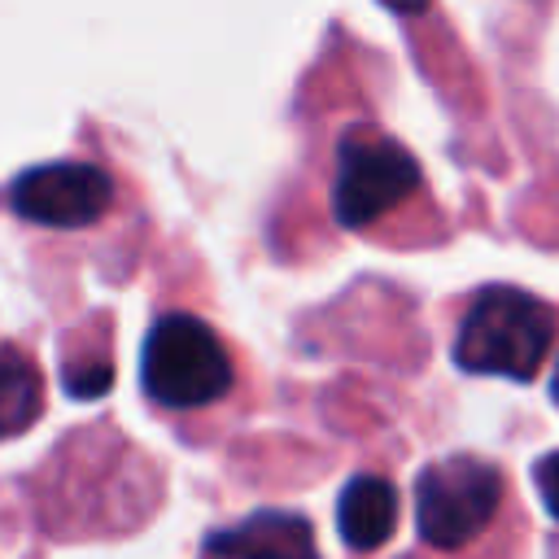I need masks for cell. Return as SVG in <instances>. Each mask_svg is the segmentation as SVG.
<instances>
[{
    "label": "cell",
    "instance_id": "obj_1",
    "mask_svg": "<svg viewBox=\"0 0 559 559\" xmlns=\"http://www.w3.org/2000/svg\"><path fill=\"white\" fill-rule=\"evenodd\" d=\"M332 218L354 236H389L393 223L428 205L424 166L415 153L371 122H349L332 148L328 179Z\"/></svg>",
    "mask_w": 559,
    "mask_h": 559
},
{
    "label": "cell",
    "instance_id": "obj_2",
    "mask_svg": "<svg viewBox=\"0 0 559 559\" xmlns=\"http://www.w3.org/2000/svg\"><path fill=\"white\" fill-rule=\"evenodd\" d=\"M559 341V310L515 284H485L467 297L454 328V362L472 376H502L515 384L537 380Z\"/></svg>",
    "mask_w": 559,
    "mask_h": 559
},
{
    "label": "cell",
    "instance_id": "obj_3",
    "mask_svg": "<svg viewBox=\"0 0 559 559\" xmlns=\"http://www.w3.org/2000/svg\"><path fill=\"white\" fill-rule=\"evenodd\" d=\"M507 520H515L511 476L489 459L445 454L415 476V528L428 550H489Z\"/></svg>",
    "mask_w": 559,
    "mask_h": 559
},
{
    "label": "cell",
    "instance_id": "obj_4",
    "mask_svg": "<svg viewBox=\"0 0 559 559\" xmlns=\"http://www.w3.org/2000/svg\"><path fill=\"white\" fill-rule=\"evenodd\" d=\"M140 384L166 411H201L236 389L231 345L197 314H162L140 354Z\"/></svg>",
    "mask_w": 559,
    "mask_h": 559
},
{
    "label": "cell",
    "instance_id": "obj_5",
    "mask_svg": "<svg viewBox=\"0 0 559 559\" xmlns=\"http://www.w3.org/2000/svg\"><path fill=\"white\" fill-rule=\"evenodd\" d=\"M114 205V179L92 162L31 166L13 183V210L44 227H87Z\"/></svg>",
    "mask_w": 559,
    "mask_h": 559
},
{
    "label": "cell",
    "instance_id": "obj_6",
    "mask_svg": "<svg viewBox=\"0 0 559 559\" xmlns=\"http://www.w3.org/2000/svg\"><path fill=\"white\" fill-rule=\"evenodd\" d=\"M336 528L341 542L358 555L380 550L397 528V489L389 476H354L336 498Z\"/></svg>",
    "mask_w": 559,
    "mask_h": 559
},
{
    "label": "cell",
    "instance_id": "obj_7",
    "mask_svg": "<svg viewBox=\"0 0 559 559\" xmlns=\"http://www.w3.org/2000/svg\"><path fill=\"white\" fill-rule=\"evenodd\" d=\"M39 406H44V380L35 362L17 349H0V441L31 428Z\"/></svg>",
    "mask_w": 559,
    "mask_h": 559
},
{
    "label": "cell",
    "instance_id": "obj_8",
    "mask_svg": "<svg viewBox=\"0 0 559 559\" xmlns=\"http://www.w3.org/2000/svg\"><path fill=\"white\" fill-rule=\"evenodd\" d=\"M205 546H210V550H245V555H253V550H262V555H288V550L306 555V550H310V528H306L297 515H288V520L258 515V520L240 524L236 533L210 537Z\"/></svg>",
    "mask_w": 559,
    "mask_h": 559
},
{
    "label": "cell",
    "instance_id": "obj_9",
    "mask_svg": "<svg viewBox=\"0 0 559 559\" xmlns=\"http://www.w3.org/2000/svg\"><path fill=\"white\" fill-rule=\"evenodd\" d=\"M109 380H114L109 358H96V367H66V389L74 397H96L109 389Z\"/></svg>",
    "mask_w": 559,
    "mask_h": 559
},
{
    "label": "cell",
    "instance_id": "obj_10",
    "mask_svg": "<svg viewBox=\"0 0 559 559\" xmlns=\"http://www.w3.org/2000/svg\"><path fill=\"white\" fill-rule=\"evenodd\" d=\"M533 485H537L546 511L559 520V450H546V454L533 463Z\"/></svg>",
    "mask_w": 559,
    "mask_h": 559
},
{
    "label": "cell",
    "instance_id": "obj_11",
    "mask_svg": "<svg viewBox=\"0 0 559 559\" xmlns=\"http://www.w3.org/2000/svg\"><path fill=\"white\" fill-rule=\"evenodd\" d=\"M511 4H520V9H537V13L550 9V0H511Z\"/></svg>",
    "mask_w": 559,
    "mask_h": 559
},
{
    "label": "cell",
    "instance_id": "obj_12",
    "mask_svg": "<svg viewBox=\"0 0 559 559\" xmlns=\"http://www.w3.org/2000/svg\"><path fill=\"white\" fill-rule=\"evenodd\" d=\"M550 397H555V406H559V362H555V376H550Z\"/></svg>",
    "mask_w": 559,
    "mask_h": 559
}]
</instances>
